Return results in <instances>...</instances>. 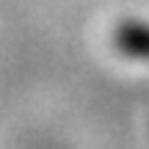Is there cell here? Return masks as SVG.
Wrapping results in <instances>:
<instances>
[{"instance_id": "1", "label": "cell", "mask_w": 149, "mask_h": 149, "mask_svg": "<svg viewBox=\"0 0 149 149\" xmlns=\"http://www.w3.org/2000/svg\"><path fill=\"white\" fill-rule=\"evenodd\" d=\"M116 44L122 47V53L133 58H149V25L124 22L116 33Z\"/></svg>"}]
</instances>
